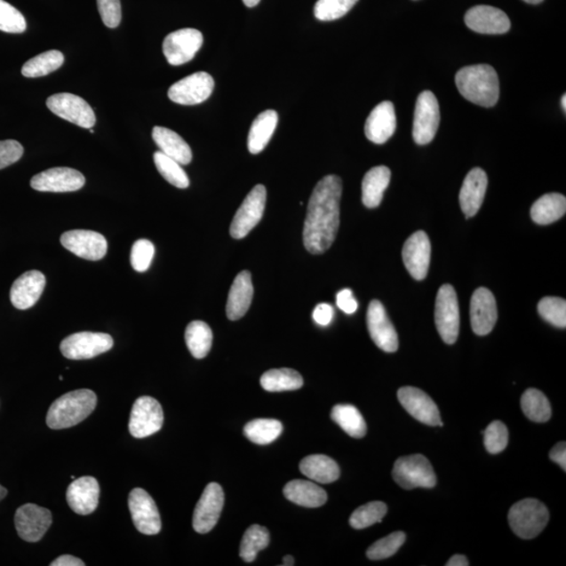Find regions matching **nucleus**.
<instances>
[{"instance_id":"obj_1","label":"nucleus","mask_w":566,"mask_h":566,"mask_svg":"<svg viewBox=\"0 0 566 566\" xmlns=\"http://www.w3.org/2000/svg\"><path fill=\"white\" fill-rule=\"evenodd\" d=\"M342 180L328 175L320 180L309 198L303 243L309 253L323 254L335 242L340 225Z\"/></svg>"},{"instance_id":"obj_2","label":"nucleus","mask_w":566,"mask_h":566,"mask_svg":"<svg viewBox=\"0 0 566 566\" xmlns=\"http://www.w3.org/2000/svg\"><path fill=\"white\" fill-rule=\"evenodd\" d=\"M458 90L466 100L482 108H493L499 99L498 73L488 64L466 67L455 76Z\"/></svg>"},{"instance_id":"obj_3","label":"nucleus","mask_w":566,"mask_h":566,"mask_svg":"<svg viewBox=\"0 0 566 566\" xmlns=\"http://www.w3.org/2000/svg\"><path fill=\"white\" fill-rule=\"evenodd\" d=\"M96 406L97 395L92 390H75L52 403L46 416V424L55 430L74 427L89 418Z\"/></svg>"},{"instance_id":"obj_4","label":"nucleus","mask_w":566,"mask_h":566,"mask_svg":"<svg viewBox=\"0 0 566 566\" xmlns=\"http://www.w3.org/2000/svg\"><path fill=\"white\" fill-rule=\"evenodd\" d=\"M546 506L539 500L529 498L518 501L509 512L510 527L522 539H533L546 527Z\"/></svg>"},{"instance_id":"obj_5","label":"nucleus","mask_w":566,"mask_h":566,"mask_svg":"<svg viewBox=\"0 0 566 566\" xmlns=\"http://www.w3.org/2000/svg\"><path fill=\"white\" fill-rule=\"evenodd\" d=\"M394 480L403 489H430L436 484L434 466L421 454L410 455L396 460L393 470Z\"/></svg>"},{"instance_id":"obj_6","label":"nucleus","mask_w":566,"mask_h":566,"mask_svg":"<svg viewBox=\"0 0 566 566\" xmlns=\"http://www.w3.org/2000/svg\"><path fill=\"white\" fill-rule=\"evenodd\" d=\"M435 325L443 342L454 344L459 334V307L457 291L450 284H443L437 293L434 312Z\"/></svg>"},{"instance_id":"obj_7","label":"nucleus","mask_w":566,"mask_h":566,"mask_svg":"<svg viewBox=\"0 0 566 566\" xmlns=\"http://www.w3.org/2000/svg\"><path fill=\"white\" fill-rule=\"evenodd\" d=\"M113 347L114 339L108 334L81 331L67 337L60 344V350L68 359L87 360L108 352Z\"/></svg>"},{"instance_id":"obj_8","label":"nucleus","mask_w":566,"mask_h":566,"mask_svg":"<svg viewBox=\"0 0 566 566\" xmlns=\"http://www.w3.org/2000/svg\"><path fill=\"white\" fill-rule=\"evenodd\" d=\"M441 120L440 105L434 92L425 91L418 97L414 110L412 136L419 145H427L435 137Z\"/></svg>"},{"instance_id":"obj_9","label":"nucleus","mask_w":566,"mask_h":566,"mask_svg":"<svg viewBox=\"0 0 566 566\" xmlns=\"http://www.w3.org/2000/svg\"><path fill=\"white\" fill-rule=\"evenodd\" d=\"M46 107L63 120L86 130H91L96 124V116L91 105L73 93H56L46 100Z\"/></svg>"},{"instance_id":"obj_10","label":"nucleus","mask_w":566,"mask_h":566,"mask_svg":"<svg viewBox=\"0 0 566 566\" xmlns=\"http://www.w3.org/2000/svg\"><path fill=\"white\" fill-rule=\"evenodd\" d=\"M267 203V189L264 185L255 186L252 191L244 198L239 207L235 219L232 220L230 235L233 238L246 237L264 215Z\"/></svg>"},{"instance_id":"obj_11","label":"nucleus","mask_w":566,"mask_h":566,"mask_svg":"<svg viewBox=\"0 0 566 566\" xmlns=\"http://www.w3.org/2000/svg\"><path fill=\"white\" fill-rule=\"evenodd\" d=\"M164 424V412L159 402L151 396H141L132 406L130 433L136 439H144L160 431Z\"/></svg>"},{"instance_id":"obj_12","label":"nucleus","mask_w":566,"mask_h":566,"mask_svg":"<svg viewBox=\"0 0 566 566\" xmlns=\"http://www.w3.org/2000/svg\"><path fill=\"white\" fill-rule=\"evenodd\" d=\"M203 43V34L195 28H180L166 36L163 52L169 64L182 66L194 60Z\"/></svg>"},{"instance_id":"obj_13","label":"nucleus","mask_w":566,"mask_h":566,"mask_svg":"<svg viewBox=\"0 0 566 566\" xmlns=\"http://www.w3.org/2000/svg\"><path fill=\"white\" fill-rule=\"evenodd\" d=\"M128 506L134 527L144 535L161 532L162 522L159 510L151 496L141 488L133 489L128 498Z\"/></svg>"},{"instance_id":"obj_14","label":"nucleus","mask_w":566,"mask_h":566,"mask_svg":"<svg viewBox=\"0 0 566 566\" xmlns=\"http://www.w3.org/2000/svg\"><path fill=\"white\" fill-rule=\"evenodd\" d=\"M225 505L223 488L217 482L209 483L198 500L194 514V529L200 534H207L218 524Z\"/></svg>"},{"instance_id":"obj_15","label":"nucleus","mask_w":566,"mask_h":566,"mask_svg":"<svg viewBox=\"0 0 566 566\" xmlns=\"http://www.w3.org/2000/svg\"><path fill=\"white\" fill-rule=\"evenodd\" d=\"M214 80L206 72H197L174 84L168 97L180 105H196L208 100L214 90Z\"/></svg>"},{"instance_id":"obj_16","label":"nucleus","mask_w":566,"mask_h":566,"mask_svg":"<svg viewBox=\"0 0 566 566\" xmlns=\"http://www.w3.org/2000/svg\"><path fill=\"white\" fill-rule=\"evenodd\" d=\"M52 522V513L45 507L26 504L15 514V528L22 540L38 542L48 532Z\"/></svg>"},{"instance_id":"obj_17","label":"nucleus","mask_w":566,"mask_h":566,"mask_svg":"<svg viewBox=\"0 0 566 566\" xmlns=\"http://www.w3.org/2000/svg\"><path fill=\"white\" fill-rule=\"evenodd\" d=\"M60 242L69 252L86 260H101L108 253L107 239L95 231H68L63 233Z\"/></svg>"},{"instance_id":"obj_18","label":"nucleus","mask_w":566,"mask_h":566,"mask_svg":"<svg viewBox=\"0 0 566 566\" xmlns=\"http://www.w3.org/2000/svg\"><path fill=\"white\" fill-rule=\"evenodd\" d=\"M367 329L379 348L387 353H395L398 350V334L384 306L379 300H372L367 309Z\"/></svg>"},{"instance_id":"obj_19","label":"nucleus","mask_w":566,"mask_h":566,"mask_svg":"<svg viewBox=\"0 0 566 566\" xmlns=\"http://www.w3.org/2000/svg\"><path fill=\"white\" fill-rule=\"evenodd\" d=\"M85 185L84 175L73 168L56 167L40 172L31 179V187L40 192H74Z\"/></svg>"},{"instance_id":"obj_20","label":"nucleus","mask_w":566,"mask_h":566,"mask_svg":"<svg viewBox=\"0 0 566 566\" xmlns=\"http://www.w3.org/2000/svg\"><path fill=\"white\" fill-rule=\"evenodd\" d=\"M401 405L414 419L429 426H442L439 408L434 401L423 390L407 387L398 392Z\"/></svg>"},{"instance_id":"obj_21","label":"nucleus","mask_w":566,"mask_h":566,"mask_svg":"<svg viewBox=\"0 0 566 566\" xmlns=\"http://www.w3.org/2000/svg\"><path fill=\"white\" fill-rule=\"evenodd\" d=\"M402 256L411 275L416 280L425 279L428 274L431 256L428 235L424 231L413 233L403 247Z\"/></svg>"},{"instance_id":"obj_22","label":"nucleus","mask_w":566,"mask_h":566,"mask_svg":"<svg viewBox=\"0 0 566 566\" xmlns=\"http://www.w3.org/2000/svg\"><path fill=\"white\" fill-rule=\"evenodd\" d=\"M472 330L478 336H486L494 329L498 321V306L492 291L486 288L477 289L470 303Z\"/></svg>"},{"instance_id":"obj_23","label":"nucleus","mask_w":566,"mask_h":566,"mask_svg":"<svg viewBox=\"0 0 566 566\" xmlns=\"http://www.w3.org/2000/svg\"><path fill=\"white\" fill-rule=\"evenodd\" d=\"M465 22L470 30L480 34L498 35L509 32V17L491 5H476L466 12Z\"/></svg>"},{"instance_id":"obj_24","label":"nucleus","mask_w":566,"mask_h":566,"mask_svg":"<svg viewBox=\"0 0 566 566\" xmlns=\"http://www.w3.org/2000/svg\"><path fill=\"white\" fill-rule=\"evenodd\" d=\"M100 487L96 478L84 476L69 484L67 500L69 507L79 515H89L97 510Z\"/></svg>"},{"instance_id":"obj_25","label":"nucleus","mask_w":566,"mask_h":566,"mask_svg":"<svg viewBox=\"0 0 566 566\" xmlns=\"http://www.w3.org/2000/svg\"><path fill=\"white\" fill-rule=\"evenodd\" d=\"M45 276L39 271H28L17 278L12 285V305L19 309L31 308L36 305L45 288Z\"/></svg>"},{"instance_id":"obj_26","label":"nucleus","mask_w":566,"mask_h":566,"mask_svg":"<svg viewBox=\"0 0 566 566\" xmlns=\"http://www.w3.org/2000/svg\"><path fill=\"white\" fill-rule=\"evenodd\" d=\"M396 116L392 102L384 101L378 104L369 116L365 124V136L371 142L384 144L395 132Z\"/></svg>"},{"instance_id":"obj_27","label":"nucleus","mask_w":566,"mask_h":566,"mask_svg":"<svg viewBox=\"0 0 566 566\" xmlns=\"http://www.w3.org/2000/svg\"><path fill=\"white\" fill-rule=\"evenodd\" d=\"M488 188L487 173L482 168H474L466 174L459 192V203L466 219L480 211Z\"/></svg>"},{"instance_id":"obj_28","label":"nucleus","mask_w":566,"mask_h":566,"mask_svg":"<svg viewBox=\"0 0 566 566\" xmlns=\"http://www.w3.org/2000/svg\"><path fill=\"white\" fill-rule=\"evenodd\" d=\"M254 294L251 273L243 271L238 274L229 291L227 302V316L232 321L241 319L247 314Z\"/></svg>"},{"instance_id":"obj_29","label":"nucleus","mask_w":566,"mask_h":566,"mask_svg":"<svg viewBox=\"0 0 566 566\" xmlns=\"http://www.w3.org/2000/svg\"><path fill=\"white\" fill-rule=\"evenodd\" d=\"M153 139L163 154L171 157L180 165H188L192 161L190 146L177 132L168 128L155 126L153 130Z\"/></svg>"},{"instance_id":"obj_30","label":"nucleus","mask_w":566,"mask_h":566,"mask_svg":"<svg viewBox=\"0 0 566 566\" xmlns=\"http://www.w3.org/2000/svg\"><path fill=\"white\" fill-rule=\"evenodd\" d=\"M285 498L296 505L306 507H319L328 501V493L316 483L308 481L295 480L285 484Z\"/></svg>"},{"instance_id":"obj_31","label":"nucleus","mask_w":566,"mask_h":566,"mask_svg":"<svg viewBox=\"0 0 566 566\" xmlns=\"http://www.w3.org/2000/svg\"><path fill=\"white\" fill-rule=\"evenodd\" d=\"M392 172L387 166H377L365 174L362 182V202L367 208L380 206L385 190L390 183Z\"/></svg>"},{"instance_id":"obj_32","label":"nucleus","mask_w":566,"mask_h":566,"mask_svg":"<svg viewBox=\"0 0 566 566\" xmlns=\"http://www.w3.org/2000/svg\"><path fill=\"white\" fill-rule=\"evenodd\" d=\"M303 475L319 483L334 482L340 476L339 466L323 454L308 455L299 465Z\"/></svg>"},{"instance_id":"obj_33","label":"nucleus","mask_w":566,"mask_h":566,"mask_svg":"<svg viewBox=\"0 0 566 566\" xmlns=\"http://www.w3.org/2000/svg\"><path fill=\"white\" fill-rule=\"evenodd\" d=\"M278 124V114L275 110H266L258 116L250 128L248 148L251 154L259 155L267 147L275 132Z\"/></svg>"},{"instance_id":"obj_34","label":"nucleus","mask_w":566,"mask_h":566,"mask_svg":"<svg viewBox=\"0 0 566 566\" xmlns=\"http://www.w3.org/2000/svg\"><path fill=\"white\" fill-rule=\"evenodd\" d=\"M566 212V198L560 194L541 196L530 209V217L538 225H550L562 219Z\"/></svg>"},{"instance_id":"obj_35","label":"nucleus","mask_w":566,"mask_h":566,"mask_svg":"<svg viewBox=\"0 0 566 566\" xmlns=\"http://www.w3.org/2000/svg\"><path fill=\"white\" fill-rule=\"evenodd\" d=\"M185 340L191 355L195 359H203L212 347V331L203 321H194L187 326Z\"/></svg>"},{"instance_id":"obj_36","label":"nucleus","mask_w":566,"mask_h":566,"mask_svg":"<svg viewBox=\"0 0 566 566\" xmlns=\"http://www.w3.org/2000/svg\"><path fill=\"white\" fill-rule=\"evenodd\" d=\"M260 384L267 392H289L300 389L303 387V379L300 373L294 370H271L262 375Z\"/></svg>"},{"instance_id":"obj_37","label":"nucleus","mask_w":566,"mask_h":566,"mask_svg":"<svg viewBox=\"0 0 566 566\" xmlns=\"http://www.w3.org/2000/svg\"><path fill=\"white\" fill-rule=\"evenodd\" d=\"M331 419L349 436L355 437V439H362L367 433V426L363 417L353 405H336L332 408Z\"/></svg>"},{"instance_id":"obj_38","label":"nucleus","mask_w":566,"mask_h":566,"mask_svg":"<svg viewBox=\"0 0 566 566\" xmlns=\"http://www.w3.org/2000/svg\"><path fill=\"white\" fill-rule=\"evenodd\" d=\"M283 430V426L277 419H256L244 426L243 434L258 445H268L278 439Z\"/></svg>"},{"instance_id":"obj_39","label":"nucleus","mask_w":566,"mask_h":566,"mask_svg":"<svg viewBox=\"0 0 566 566\" xmlns=\"http://www.w3.org/2000/svg\"><path fill=\"white\" fill-rule=\"evenodd\" d=\"M64 56L61 52L52 50L43 52L27 61L21 73L27 78H38L57 71L63 66Z\"/></svg>"},{"instance_id":"obj_40","label":"nucleus","mask_w":566,"mask_h":566,"mask_svg":"<svg viewBox=\"0 0 566 566\" xmlns=\"http://www.w3.org/2000/svg\"><path fill=\"white\" fill-rule=\"evenodd\" d=\"M270 544V534L265 527L254 524L246 530L239 548V556L244 562H253L259 553Z\"/></svg>"},{"instance_id":"obj_41","label":"nucleus","mask_w":566,"mask_h":566,"mask_svg":"<svg viewBox=\"0 0 566 566\" xmlns=\"http://www.w3.org/2000/svg\"><path fill=\"white\" fill-rule=\"evenodd\" d=\"M522 408L530 421L546 423L552 417V408L546 396L538 389H528L522 396Z\"/></svg>"},{"instance_id":"obj_42","label":"nucleus","mask_w":566,"mask_h":566,"mask_svg":"<svg viewBox=\"0 0 566 566\" xmlns=\"http://www.w3.org/2000/svg\"><path fill=\"white\" fill-rule=\"evenodd\" d=\"M154 161L157 171L169 184L179 189L188 188L190 185L188 175L177 161L163 154L162 151L155 153Z\"/></svg>"},{"instance_id":"obj_43","label":"nucleus","mask_w":566,"mask_h":566,"mask_svg":"<svg viewBox=\"0 0 566 566\" xmlns=\"http://www.w3.org/2000/svg\"><path fill=\"white\" fill-rule=\"evenodd\" d=\"M387 513V506L382 501H371L358 507L349 518V524L355 530H362L371 527L378 522H382V519Z\"/></svg>"},{"instance_id":"obj_44","label":"nucleus","mask_w":566,"mask_h":566,"mask_svg":"<svg viewBox=\"0 0 566 566\" xmlns=\"http://www.w3.org/2000/svg\"><path fill=\"white\" fill-rule=\"evenodd\" d=\"M358 0H318L315 4V17L320 21H332L347 15Z\"/></svg>"},{"instance_id":"obj_45","label":"nucleus","mask_w":566,"mask_h":566,"mask_svg":"<svg viewBox=\"0 0 566 566\" xmlns=\"http://www.w3.org/2000/svg\"><path fill=\"white\" fill-rule=\"evenodd\" d=\"M540 316L556 328H566V301L558 297H546L538 303Z\"/></svg>"},{"instance_id":"obj_46","label":"nucleus","mask_w":566,"mask_h":566,"mask_svg":"<svg viewBox=\"0 0 566 566\" xmlns=\"http://www.w3.org/2000/svg\"><path fill=\"white\" fill-rule=\"evenodd\" d=\"M406 540V535L403 532H395L384 538L378 540L366 552L371 560H383L395 555Z\"/></svg>"},{"instance_id":"obj_47","label":"nucleus","mask_w":566,"mask_h":566,"mask_svg":"<svg viewBox=\"0 0 566 566\" xmlns=\"http://www.w3.org/2000/svg\"><path fill=\"white\" fill-rule=\"evenodd\" d=\"M27 30L25 17L13 5L0 0V31L20 34Z\"/></svg>"},{"instance_id":"obj_48","label":"nucleus","mask_w":566,"mask_h":566,"mask_svg":"<svg viewBox=\"0 0 566 566\" xmlns=\"http://www.w3.org/2000/svg\"><path fill=\"white\" fill-rule=\"evenodd\" d=\"M482 434L484 447L489 453L503 452L509 442V431H507L506 425L499 421L490 424Z\"/></svg>"},{"instance_id":"obj_49","label":"nucleus","mask_w":566,"mask_h":566,"mask_svg":"<svg viewBox=\"0 0 566 566\" xmlns=\"http://www.w3.org/2000/svg\"><path fill=\"white\" fill-rule=\"evenodd\" d=\"M155 249L154 243L147 239H139L133 243L131 262L133 270L143 273L148 270L154 259Z\"/></svg>"},{"instance_id":"obj_50","label":"nucleus","mask_w":566,"mask_h":566,"mask_svg":"<svg viewBox=\"0 0 566 566\" xmlns=\"http://www.w3.org/2000/svg\"><path fill=\"white\" fill-rule=\"evenodd\" d=\"M97 3L104 25L109 28L118 27L122 20L120 0H97Z\"/></svg>"},{"instance_id":"obj_51","label":"nucleus","mask_w":566,"mask_h":566,"mask_svg":"<svg viewBox=\"0 0 566 566\" xmlns=\"http://www.w3.org/2000/svg\"><path fill=\"white\" fill-rule=\"evenodd\" d=\"M23 155V147L15 140L0 141V169L7 168L19 162Z\"/></svg>"},{"instance_id":"obj_52","label":"nucleus","mask_w":566,"mask_h":566,"mask_svg":"<svg viewBox=\"0 0 566 566\" xmlns=\"http://www.w3.org/2000/svg\"><path fill=\"white\" fill-rule=\"evenodd\" d=\"M337 306L346 314L352 315L358 309V302L355 299L353 291L342 290L337 295Z\"/></svg>"},{"instance_id":"obj_53","label":"nucleus","mask_w":566,"mask_h":566,"mask_svg":"<svg viewBox=\"0 0 566 566\" xmlns=\"http://www.w3.org/2000/svg\"><path fill=\"white\" fill-rule=\"evenodd\" d=\"M334 314V308L331 306L328 303H320L314 309L313 318L317 324L326 326L331 323Z\"/></svg>"},{"instance_id":"obj_54","label":"nucleus","mask_w":566,"mask_h":566,"mask_svg":"<svg viewBox=\"0 0 566 566\" xmlns=\"http://www.w3.org/2000/svg\"><path fill=\"white\" fill-rule=\"evenodd\" d=\"M550 458L553 462L558 464L563 471H566V443L565 442H558L550 452Z\"/></svg>"},{"instance_id":"obj_55","label":"nucleus","mask_w":566,"mask_h":566,"mask_svg":"<svg viewBox=\"0 0 566 566\" xmlns=\"http://www.w3.org/2000/svg\"><path fill=\"white\" fill-rule=\"evenodd\" d=\"M51 566H84L83 560L72 555H62L54 560Z\"/></svg>"},{"instance_id":"obj_56","label":"nucleus","mask_w":566,"mask_h":566,"mask_svg":"<svg viewBox=\"0 0 566 566\" xmlns=\"http://www.w3.org/2000/svg\"><path fill=\"white\" fill-rule=\"evenodd\" d=\"M469 564V560L464 555H454L446 563L447 566H468Z\"/></svg>"},{"instance_id":"obj_57","label":"nucleus","mask_w":566,"mask_h":566,"mask_svg":"<svg viewBox=\"0 0 566 566\" xmlns=\"http://www.w3.org/2000/svg\"><path fill=\"white\" fill-rule=\"evenodd\" d=\"M295 560L291 555L285 556L283 560V565L291 566L295 564Z\"/></svg>"},{"instance_id":"obj_58","label":"nucleus","mask_w":566,"mask_h":566,"mask_svg":"<svg viewBox=\"0 0 566 566\" xmlns=\"http://www.w3.org/2000/svg\"><path fill=\"white\" fill-rule=\"evenodd\" d=\"M243 4L249 8H253L260 3V0H243Z\"/></svg>"},{"instance_id":"obj_59","label":"nucleus","mask_w":566,"mask_h":566,"mask_svg":"<svg viewBox=\"0 0 566 566\" xmlns=\"http://www.w3.org/2000/svg\"><path fill=\"white\" fill-rule=\"evenodd\" d=\"M7 495H8V490L3 487L2 484H0V501L5 498V496Z\"/></svg>"},{"instance_id":"obj_60","label":"nucleus","mask_w":566,"mask_h":566,"mask_svg":"<svg viewBox=\"0 0 566 566\" xmlns=\"http://www.w3.org/2000/svg\"><path fill=\"white\" fill-rule=\"evenodd\" d=\"M523 2L530 4H538L544 2V0H523Z\"/></svg>"},{"instance_id":"obj_61","label":"nucleus","mask_w":566,"mask_h":566,"mask_svg":"<svg viewBox=\"0 0 566 566\" xmlns=\"http://www.w3.org/2000/svg\"><path fill=\"white\" fill-rule=\"evenodd\" d=\"M562 108H563V110L565 112V110H566V96L565 95L562 96Z\"/></svg>"},{"instance_id":"obj_62","label":"nucleus","mask_w":566,"mask_h":566,"mask_svg":"<svg viewBox=\"0 0 566 566\" xmlns=\"http://www.w3.org/2000/svg\"><path fill=\"white\" fill-rule=\"evenodd\" d=\"M90 132H91V133H93V132H93V131L92 130V128H91V130H90Z\"/></svg>"}]
</instances>
